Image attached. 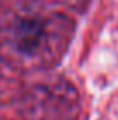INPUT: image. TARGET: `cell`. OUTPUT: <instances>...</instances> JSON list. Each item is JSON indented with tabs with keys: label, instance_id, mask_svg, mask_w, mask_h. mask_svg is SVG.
I'll return each mask as SVG.
<instances>
[{
	"label": "cell",
	"instance_id": "obj_1",
	"mask_svg": "<svg viewBox=\"0 0 118 120\" xmlns=\"http://www.w3.org/2000/svg\"><path fill=\"white\" fill-rule=\"evenodd\" d=\"M43 38V26L36 19H23L14 28V45L23 52L33 51Z\"/></svg>",
	"mask_w": 118,
	"mask_h": 120
}]
</instances>
